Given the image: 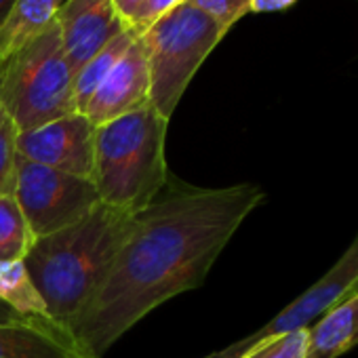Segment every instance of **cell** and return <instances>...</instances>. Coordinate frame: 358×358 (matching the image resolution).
<instances>
[{"instance_id": "23", "label": "cell", "mask_w": 358, "mask_h": 358, "mask_svg": "<svg viewBox=\"0 0 358 358\" xmlns=\"http://www.w3.org/2000/svg\"><path fill=\"white\" fill-rule=\"evenodd\" d=\"M20 320H26V316L17 314V312L11 310L7 303L0 301V322H20Z\"/></svg>"}, {"instance_id": "6", "label": "cell", "mask_w": 358, "mask_h": 358, "mask_svg": "<svg viewBox=\"0 0 358 358\" xmlns=\"http://www.w3.org/2000/svg\"><path fill=\"white\" fill-rule=\"evenodd\" d=\"M11 196L17 201L34 241L76 224L101 203L89 177L49 169L22 156L17 158Z\"/></svg>"}, {"instance_id": "8", "label": "cell", "mask_w": 358, "mask_h": 358, "mask_svg": "<svg viewBox=\"0 0 358 358\" xmlns=\"http://www.w3.org/2000/svg\"><path fill=\"white\" fill-rule=\"evenodd\" d=\"M17 152L30 162L91 179L95 124L80 112L68 114L32 131L20 133Z\"/></svg>"}, {"instance_id": "20", "label": "cell", "mask_w": 358, "mask_h": 358, "mask_svg": "<svg viewBox=\"0 0 358 358\" xmlns=\"http://www.w3.org/2000/svg\"><path fill=\"white\" fill-rule=\"evenodd\" d=\"M184 3L186 0H143V3L137 7L135 15L131 17L129 28H133L135 32L141 34L152 24H156L160 17H164L166 13H171L177 7H182Z\"/></svg>"}, {"instance_id": "19", "label": "cell", "mask_w": 358, "mask_h": 358, "mask_svg": "<svg viewBox=\"0 0 358 358\" xmlns=\"http://www.w3.org/2000/svg\"><path fill=\"white\" fill-rule=\"evenodd\" d=\"M186 5L203 11L226 30H230L241 17L251 13V0H186Z\"/></svg>"}, {"instance_id": "13", "label": "cell", "mask_w": 358, "mask_h": 358, "mask_svg": "<svg viewBox=\"0 0 358 358\" xmlns=\"http://www.w3.org/2000/svg\"><path fill=\"white\" fill-rule=\"evenodd\" d=\"M64 3L66 0H15L7 22L0 26V59L51 28Z\"/></svg>"}, {"instance_id": "21", "label": "cell", "mask_w": 358, "mask_h": 358, "mask_svg": "<svg viewBox=\"0 0 358 358\" xmlns=\"http://www.w3.org/2000/svg\"><path fill=\"white\" fill-rule=\"evenodd\" d=\"M297 0H251V13H276L293 7Z\"/></svg>"}, {"instance_id": "15", "label": "cell", "mask_w": 358, "mask_h": 358, "mask_svg": "<svg viewBox=\"0 0 358 358\" xmlns=\"http://www.w3.org/2000/svg\"><path fill=\"white\" fill-rule=\"evenodd\" d=\"M139 32H135L133 28L124 30L122 34H118L114 41H110L103 49H99L76 74H74V99H76V110L83 112L85 106L89 103V99L93 97V93L97 91V87L101 85V80L108 76V72L116 66V62L124 55V51L129 49V45L137 38Z\"/></svg>"}, {"instance_id": "18", "label": "cell", "mask_w": 358, "mask_h": 358, "mask_svg": "<svg viewBox=\"0 0 358 358\" xmlns=\"http://www.w3.org/2000/svg\"><path fill=\"white\" fill-rule=\"evenodd\" d=\"M310 343V329L291 331L262 341L243 358H306Z\"/></svg>"}, {"instance_id": "14", "label": "cell", "mask_w": 358, "mask_h": 358, "mask_svg": "<svg viewBox=\"0 0 358 358\" xmlns=\"http://www.w3.org/2000/svg\"><path fill=\"white\" fill-rule=\"evenodd\" d=\"M0 301L26 318L49 320L47 306L24 262H0Z\"/></svg>"}, {"instance_id": "10", "label": "cell", "mask_w": 358, "mask_h": 358, "mask_svg": "<svg viewBox=\"0 0 358 358\" xmlns=\"http://www.w3.org/2000/svg\"><path fill=\"white\" fill-rule=\"evenodd\" d=\"M55 24L74 74L99 49L129 30L114 7V0H66Z\"/></svg>"}, {"instance_id": "17", "label": "cell", "mask_w": 358, "mask_h": 358, "mask_svg": "<svg viewBox=\"0 0 358 358\" xmlns=\"http://www.w3.org/2000/svg\"><path fill=\"white\" fill-rule=\"evenodd\" d=\"M17 137H20L17 124L7 114V110L0 106V196L11 194L13 188L15 166L20 158Z\"/></svg>"}, {"instance_id": "7", "label": "cell", "mask_w": 358, "mask_h": 358, "mask_svg": "<svg viewBox=\"0 0 358 358\" xmlns=\"http://www.w3.org/2000/svg\"><path fill=\"white\" fill-rule=\"evenodd\" d=\"M356 282H358V234L341 253V257L312 287H308L299 297H295L262 329L205 358H243L249 350H253L266 339L299 329H310L324 312H329L343 297H348L354 291Z\"/></svg>"}, {"instance_id": "3", "label": "cell", "mask_w": 358, "mask_h": 358, "mask_svg": "<svg viewBox=\"0 0 358 358\" xmlns=\"http://www.w3.org/2000/svg\"><path fill=\"white\" fill-rule=\"evenodd\" d=\"M169 122L152 103L95 127L91 182L103 205L137 215L169 186Z\"/></svg>"}, {"instance_id": "4", "label": "cell", "mask_w": 358, "mask_h": 358, "mask_svg": "<svg viewBox=\"0 0 358 358\" xmlns=\"http://www.w3.org/2000/svg\"><path fill=\"white\" fill-rule=\"evenodd\" d=\"M0 106L20 133L78 112L74 70L62 47L57 24L0 59Z\"/></svg>"}, {"instance_id": "25", "label": "cell", "mask_w": 358, "mask_h": 358, "mask_svg": "<svg viewBox=\"0 0 358 358\" xmlns=\"http://www.w3.org/2000/svg\"><path fill=\"white\" fill-rule=\"evenodd\" d=\"M354 291H358V282H356V287H354ZM354 291H352V293H354Z\"/></svg>"}, {"instance_id": "2", "label": "cell", "mask_w": 358, "mask_h": 358, "mask_svg": "<svg viewBox=\"0 0 358 358\" xmlns=\"http://www.w3.org/2000/svg\"><path fill=\"white\" fill-rule=\"evenodd\" d=\"M135 215L99 203L76 224L36 238L24 259L49 320L66 329L106 280Z\"/></svg>"}, {"instance_id": "11", "label": "cell", "mask_w": 358, "mask_h": 358, "mask_svg": "<svg viewBox=\"0 0 358 358\" xmlns=\"http://www.w3.org/2000/svg\"><path fill=\"white\" fill-rule=\"evenodd\" d=\"M0 358H85L66 329L51 320L0 322Z\"/></svg>"}, {"instance_id": "5", "label": "cell", "mask_w": 358, "mask_h": 358, "mask_svg": "<svg viewBox=\"0 0 358 358\" xmlns=\"http://www.w3.org/2000/svg\"><path fill=\"white\" fill-rule=\"evenodd\" d=\"M226 32L215 20L186 3L141 32L150 70V103L166 120Z\"/></svg>"}, {"instance_id": "16", "label": "cell", "mask_w": 358, "mask_h": 358, "mask_svg": "<svg viewBox=\"0 0 358 358\" xmlns=\"http://www.w3.org/2000/svg\"><path fill=\"white\" fill-rule=\"evenodd\" d=\"M34 236L11 194L0 196V262H24Z\"/></svg>"}, {"instance_id": "22", "label": "cell", "mask_w": 358, "mask_h": 358, "mask_svg": "<svg viewBox=\"0 0 358 358\" xmlns=\"http://www.w3.org/2000/svg\"><path fill=\"white\" fill-rule=\"evenodd\" d=\"M143 3V0H114V7L120 15V20L129 26L131 24V17L135 15L137 7Z\"/></svg>"}, {"instance_id": "9", "label": "cell", "mask_w": 358, "mask_h": 358, "mask_svg": "<svg viewBox=\"0 0 358 358\" xmlns=\"http://www.w3.org/2000/svg\"><path fill=\"white\" fill-rule=\"evenodd\" d=\"M150 103V70L143 49L141 34L129 45L124 55L101 80L89 103L80 114H85L95 127L106 124L114 118L141 110Z\"/></svg>"}, {"instance_id": "24", "label": "cell", "mask_w": 358, "mask_h": 358, "mask_svg": "<svg viewBox=\"0 0 358 358\" xmlns=\"http://www.w3.org/2000/svg\"><path fill=\"white\" fill-rule=\"evenodd\" d=\"M15 5V0H0V26H3Z\"/></svg>"}, {"instance_id": "12", "label": "cell", "mask_w": 358, "mask_h": 358, "mask_svg": "<svg viewBox=\"0 0 358 358\" xmlns=\"http://www.w3.org/2000/svg\"><path fill=\"white\" fill-rule=\"evenodd\" d=\"M358 345V291L337 301L310 327L306 358H339Z\"/></svg>"}, {"instance_id": "1", "label": "cell", "mask_w": 358, "mask_h": 358, "mask_svg": "<svg viewBox=\"0 0 358 358\" xmlns=\"http://www.w3.org/2000/svg\"><path fill=\"white\" fill-rule=\"evenodd\" d=\"M266 201L255 184L175 186L135 215L106 280L68 335L85 358L103 354L164 301L199 289L245 220Z\"/></svg>"}]
</instances>
